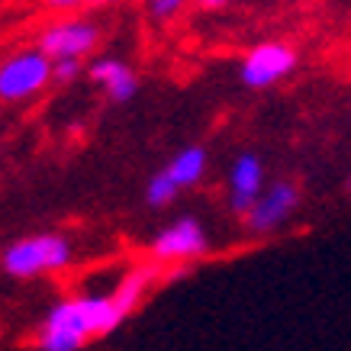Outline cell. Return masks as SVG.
<instances>
[{"label":"cell","mask_w":351,"mask_h":351,"mask_svg":"<svg viewBox=\"0 0 351 351\" xmlns=\"http://www.w3.org/2000/svg\"><path fill=\"white\" fill-rule=\"evenodd\" d=\"M229 3H232V0H197V7H203V10H223Z\"/></svg>","instance_id":"obj_17"},{"label":"cell","mask_w":351,"mask_h":351,"mask_svg":"<svg viewBox=\"0 0 351 351\" xmlns=\"http://www.w3.org/2000/svg\"><path fill=\"white\" fill-rule=\"evenodd\" d=\"M265 161L255 152H242L229 168V210L235 216H248V210L265 193Z\"/></svg>","instance_id":"obj_8"},{"label":"cell","mask_w":351,"mask_h":351,"mask_svg":"<svg viewBox=\"0 0 351 351\" xmlns=\"http://www.w3.org/2000/svg\"><path fill=\"white\" fill-rule=\"evenodd\" d=\"M87 3H104V0H45V7L52 10H81Z\"/></svg>","instance_id":"obj_16"},{"label":"cell","mask_w":351,"mask_h":351,"mask_svg":"<svg viewBox=\"0 0 351 351\" xmlns=\"http://www.w3.org/2000/svg\"><path fill=\"white\" fill-rule=\"evenodd\" d=\"M149 255L155 265L187 267L191 261H200L203 255H210V235H206L200 219L181 216L171 226H165L161 232H155V239L149 245Z\"/></svg>","instance_id":"obj_4"},{"label":"cell","mask_w":351,"mask_h":351,"mask_svg":"<svg viewBox=\"0 0 351 351\" xmlns=\"http://www.w3.org/2000/svg\"><path fill=\"white\" fill-rule=\"evenodd\" d=\"M84 309H87V322H90V332H94V339H107L113 332L123 326V313L117 309L113 297L110 293H84Z\"/></svg>","instance_id":"obj_12"},{"label":"cell","mask_w":351,"mask_h":351,"mask_svg":"<svg viewBox=\"0 0 351 351\" xmlns=\"http://www.w3.org/2000/svg\"><path fill=\"white\" fill-rule=\"evenodd\" d=\"M187 7V0H145V10L155 23H171L178 20Z\"/></svg>","instance_id":"obj_14"},{"label":"cell","mask_w":351,"mask_h":351,"mask_svg":"<svg viewBox=\"0 0 351 351\" xmlns=\"http://www.w3.org/2000/svg\"><path fill=\"white\" fill-rule=\"evenodd\" d=\"M348 193H351V181H348Z\"/></svg>","instance_id":"obj_18"},{"label":"cell","mask_w":351,"mask_h":351,"mask_svg":"<svg viewBox=\"0 0 351 351\" xmlns=\"http://www.w3.org/2000/svg\"><path fill=\"white\" fill-rule=\"evenodd\" d=\"M81 71H84V62H52V81L62 87L75 84Z\"/></svg>","instance_id":"obj_15"},{"label":"cell","mask_w":351,"mask_h":351,"mask_svg":"<svg viewBox=\"0 0 351 351\" xmlns=\"http://www.w3.org/2000/svg\"><path fill=\"white\" fill-rule=\"evenodd\" d=\"M178 184L171 181L165 171H155L149 178V184H145V203L149 206H155V210H161V206H168V203L178 200Z\"/></svg>","instance_id":"obj_13"},{"label":"cell","mask_w":351,"mask_h":351,"mask_svg":"<svg viewBox=\"0 0 351 351\" xmlns=\"http://www.w3.org/2000/svg\"><path fill=\"white\" fill-rule=\"evenodd\" d=\"M75 258L71 242L58 232H36V235H23L16 242H10L0 252V267L3 274L13 280H32V277H43L49 271H64Z\"/></svg>","instance_id":"obj_1"},{"label":"cell","mask_w":351,"mask_h":351,"mask_svg":"<svg viewBox=\"0 0 351 351\" xmlns=\"http://www.w3.org/2000/svg\"><path fill=\"white\" fill-rule=\"evenodd\" d=\"M297 68V49L287 43H258L248 49L239 64V81L252 90H265V87L280 84L284 77L293 75Z\"/></svg>","instance_id":"obj_6"},{"label":"cell","mask_w":351,"mask_h":351,"mask_svg":"<svg viewBox=\"0 0 351 351\" xmlns=\"http://www.w3.org/2000/svg\"><path fill=\"white\" fill-rule=\"evenodd\" d=\"M87 75L94 81L107 100L113 104H129L138 90V77L132 71V64H126L123 58H97L90 68H87Z\"/></svg>","instance_id":"obj_9"},{"label":"cell","mask_w":351,"mask_h":351,"mask_svg":"<svg viewBox=\"0 0 351 351\" xmlns=\"http://www.w3.org/2000/svg\"><path fill=\"white\" fill-rule=\"evenodd\" d=\"M300 206V187L293 181H274L265 187V193L258 197V203L245 216V229L252 235H271L280 226H287V219L297 213Z\"/></svg>","instance_id":"obj_7"},{"label":"cell","mask_w":351,"mask_h":351,"mask_svg":"<svg viewBox=\"0 0 351 351\" xmlns=\"http://www.w3.org/2000/svg\"><path fill=\"white\" fill-rule=\"evenodd\" d=\"M52 84V58L39 49H20L0 62V100L23 104Z\"/></svg>","instance_id":"obj_3"},{"label":"cell","mask_w":351,"mask_h":351,"mask_svg":"<svg viewBox=\"0 0 351 351\" xmlns=\"http://www.w3.org/2000/svg\"><path fill=\"white\" fill-rule=\"evenodd\" d=\"M87 341H94V332H90L81 297L58 300L45 313L43 326L36 329V348L39 351H81Z\"/></svg>","instance_id":"obj_2"},{"label":"cell","mask_w":351,"mask_h":351,"mask_svg":"<svg viewBox=\"0 0 351 351\" xmlns=\"http://www.w3.org/2000/svg\"><path fill=\"white\" fill-rule=\"evenodd\" d=\"M100 45V26L84 16H68L55 20L39 32V52L49 55L52 62H84L87 55L97 52Z\"/></svg>","instance_id":"obj_5"},{"label":"cell","mask_w":351,"mask_h":351,"mask_svg":"<svg viewBox=\"0 0 351 351\" xmlns=\"http://www.w3.org/2000/svg\"><path fill=\"white\" fill-rule=\"evenodd\" d=\"M206 165H210L206 149H203V145H187V149L178 152V155H174V158H171L161 171L178 184V191H187V187H197V184L203 181Z\"/></svg>","instance_id":"obj_11"},{"label":"cell","mask_w":351,"mask_h":351,"mask_svg":"<svg viewBox=\"0 0 351 351\" xmlns=\"http://www.w3.org/2000/svg\"><path fill=\"white\" fill-rule=\"evenodd\" d=\"M155 277H158V267L155 265L132 267L129 274L119 277V284L110 290V297H113V303H117V309L123 316H132V313H136L138 303L145 300V293H149L152 284H155Z\"/></svg>","instance_id":"obj_10"},{"label":"cell","mask_w":351,"mask_h":351,"mask_svg":"<svg viewBox=\"0 0 351 351\" xmlns=\"http://www.w3.org/2000/svg\"><path fill=\"white\" fill-rule=\"evenodd\" d=\"M104 3H110V0H104Z\"/></svg>","instance_id":"obj_19"}]
</instances>
